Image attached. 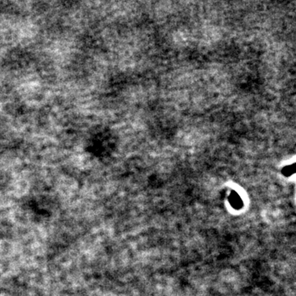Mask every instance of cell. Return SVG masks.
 <instances>
[{
    "label": "cell",
    "mask_w": 296,
    "mask_h": 296,
    "mask_svg": "<svg viewBox=\"0 0 296 296\" xmlns=\"http://www.w3.org/2000/svg\"><path fill=\"white\" fill-rule=\"evenodd\" d=\"M229 202L230 205H231L232 207L234 208V209H241L243 206H244L243 200H242L241 197L239 196V194L236 193V192L234 191V190L231 191V193L230 194Z\"/></svg>",
    "instance_id": "6da1fadb"
},
{
    "label": "cell",
    "mask_w": 296,
    "mask_h": 296,
    "mask_svg": "<svg viewBox=\"0 0 296 296\" xmlns=\"http://www.w3.org/2000/svg\"><path fill=\"white\" fill-rule=\"evenodd\" d=\"M295 171H296V164L293 163V164H289V165L284 167V169H282V174L285 176L289 177L291 176L295 173Z\"/></svg>",
    "instance_id": "7a4b0ae2"
}]
</instances>
